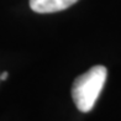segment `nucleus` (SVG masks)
<instances>
[{
	"label": "nucleus",
	"mask_w": 121,
	"mask_h": 121,
	"mask_svg": "<svg viewBox=\"0 0 121 121\" xmlns=\"http://www.w3.org/2000/svg\"><path fill=\"white\" fill-rule=\"evenodd\" d=\"M106 77L108 70L104 65H94L88 72L75 78L72 86V96L79 111L89 112L94 108L106 82Z\"/></svg>",
	"instance_id": "obj_1"
},
{
	"label": "nucleus",
	"mask_w": 121,
	"mask_h": 121,
	"mask_svg": "<svg viewBox=\"0 0 121 121\" xmlns=\"http://www.w3.org/2000/svg\"><path fill=\"white\" fill-rule=\"evenodd\" d=\"M78 0H30V8L38 14H51L65 10Z\"/></svg>",
	"instance_id": "obj_2"
},
{
	"label": "nucleus",
	"mask_w": 121,
	"mask_h": 121,
	"mask_svg": "<svg viewBox=\"0 0 121 121\" xmlns=\"http://www.w3.org/2000/svg\"><path fill=\"white\" fill-rule=\"evenodd\" d=\"M8 77H9V73L8 72H4L1 75H0V80H6Z\"/></svg>",
	"instance_id": "obj_3"
}]
</instances>
